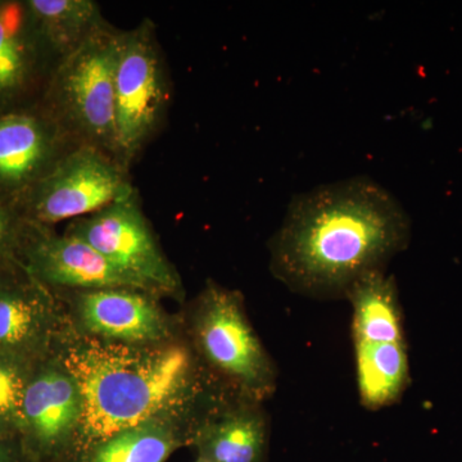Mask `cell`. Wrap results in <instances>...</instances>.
Segmentation results:
<instances>
[{"mask_svg": "<svg viewBox=\"0 0 462 462\" xmlns=\"http://www.w3.org/2000/svg\"><path fill=\"white\" fill-rule=\"evenodd\" d=\"M123 35L103 23L80 47L60 58L42 103L67 134L69 130L81 144L117 160L115 81Z\"/></svg>", "mask_w": 462, "mask_h": 462, "instance_id": "cell-4", "label": "cell"}, {"mask_svg": "<svg viewBox=\"0 0 462 462\" xmlns=\"http://www.w3.org/2000/svg\"><path fill=\"white\" fill-rule=\"evenodd\" d=\"M65 233L83 239L154 296L179 302L184 298L180 275L163 254L136 190L98 212L71 221Z\"/></svg>", "mask_w": 462, "mask_h": 462, "instance_id": "cell-6", "label": "cell"}, {"mask_svg": "<svg viewBox=\"0 0 462 462\" xmlns=\"http://www.w3.org/2000/svg\"><path fill=\"white\" fill-rule=\"evenodd\" d=\"M0 462H33L18 438L0 436Z\"/></svg>", "mask_w": 462, "mask_h": 462, "instance_id": "cell-19", "label": "cell"}, {"mask_svg": "<svg viewBox=\"0 0 462 462\" xmlns=\"http://www.w3.org/2000/svg\"><path fill=\"white\" fill-rule=\"evenodd\" d=\"M135 191L127 166L102 149L66 151L14 209L25 223L53 226L98 212Z\"/></svg>", "mask_w": 462, "mask_h": 462, "instance_id": "cell-5", "label": "cell"}, {"mask_svg": "<svg viewBox=\"0 0 462 462\" xmlns=\"http://www.w3.org/2000/svg\"><path fill=\"white\" fill-rule=\"evenodd\" d=\"M20 261L36 281L53 291L107 288L148 291L83 239L66 233L60 236L42 225L25 223Z\"/></svg>", "mask_w": 462, "mask_h": 462, "instance_id": "cell-11", "label": "cell"}, {"mask_svg": "<svg viewBox=\"0 0 462 462\" xmlns=\"http://www.w3.org/2000/svg\"><path fill=\"white\" fill-rule=\"evenodd\" d=\"M182 324L207 372L231 397L264 403L273 396L278 367L252 327L240 291L207 282Z\"/></svg>", "mask_w": 462, "mask_h": 462, "instance_id": "cell-3", "label": "cell"}, {"mask_svg": "<svg viewBox=\"0 0 462 462\" xmlns=\"http://www.w3.org/2000/svg\"><path fill=\"white\" fill-rule=\"evenodd\" d=\"M25 7L45 47L58 60L105 23L93 0H25Z\"/></svg>", "mask_w": 462, "mask_h": 462, "instance_id": "cell-16", "label": "cell"}, {"mask_svg": "<svg viewBox=\"0 0 462 462\" xmlns=\"http://www.w3.org/2000/svg\"><path fill=\"white\" fill-rule=\"evenodd\" d=\"M69 134L42 103L0 114V199H23L65 153Z\"/></svg>", "mask_w": 462, "mask_h": 462, "instance_id": "cell-12", "label": "cell"}, {"mask_svg": "<svg viewBox=\"0 0 462 462\" xmlns=\"http://www.w3.org/2000/svg\"><path fill=\"white\" fill-rule=\"evenodd\" d=\"M23 227L16 209L0 199V269L20 261Z\"/></svg>", "mask_w": 462, "mask_h": 462, "instance_id": "cell-18", "label": "cell"}, {"mask_svg": "<svg viewBox=\"0 0 462 462\" xmlns=\"http://www.w3.org/2000/svg\"><path fill=\"white\" fill-rule=\"evenodd\" d=\"M190 430L185 422L153 419L100 440L75 462H166L188 447Z\"/></svg>", "mask_w": 462, "mask_h": 462, "instance_id": "cell-15", "label": "cell"}, {"mask_svg": "<svg viewBox=\"0 0 462 462\" xmlns=\"http://www.w3.org/2000/svg\"><path fill=\"white\" fill-rule=\"evenodd\" d=\"M83 413L80 385L53 352L33 365L18 439L33 462H71Z\"/></svg>", "mask_w": 462, "mask_h": 462, "instance_id": "cell-8", "label": "cell"}, {"mask_svg": "<svg viewBox=\"0 0 462 462\" xmlns=\"http://www.w3.org/2000/svg\"><path fill=\"white\" fill-rule=\"evenodd\" d=\"M169 88L156 29L149 20L124 32L115 81L118 160L129 166L162 120Z\"/></svg>", "mask_w": 462, "mask_h": 462, "instance_id": "cell-7", "label": "cell"}, {"mask_svg": "<svg viewBox=\"0 0 462 462\" xmlns=\"http://www.w3.org/2000/svg\"><path fill=\"white\" fill-rule=\"evenodd\" d=\"M53 352L74 374L84 400L71 462L112 434L153 419L193 428L234 398L207 372L185 329L170 342L133 346L84 336L69 324Z\"/></svg>", "mask_w": 462, "mask_h": 462, "instance_id": "cell-2", "label": "cell"}, {"mask_svg": "<svg viewBox=\"0 0 462 462\" xmlns=\"http://www.w3.org/2000/svg\"><path fill=\"white\" fill-rule=\"evenodd\" d=\"M69 324L58 294L21 261L0 269V356L36 364L53 354Z\"/></svg>", "mask_w": 462, "mask_h": 462, "instance_id": "cell-10", "label": "cell"}, {"mask_svg": "<svg viewBox=\"0 0 462 462\" xmlns=\"http://www.w3.org/2000/svg\"><path fill=\"white\" fill-rule=\"evenodd\" d=\"M62 300L72 329L107 342L160 345L184 333L182 319L173 318L160 297L132 288L54 291Z\"/></svg>", "mask_w": 462, "mask_h": 462, "instance_id": "cell-9", "label": "cell"}, {"mask_svg": "<svg viewBox=\"0 0 462 462\" xmlns=\"http://www.w3.org/2000/svg\"><path fill=\"white\" fill-rule=\"evenodd\" d=\"M51 57L25 2L0 0V114L36 105L32 98L47 87Z\"/></svg>", "mask_w": 462, "mask_h": 462, "instance_id": "cell-13", "label": "cell"}, {"mask_svg": "<svg viewBox=\"0 0 462 462\" xmlns=\"http://www.w3.org/2000/svg\"><path fill=\"white\" fill-rule=\"evenodd\" d=\"M411 218L369 176L296 194L267 248L270 272L298 296L346 300L356 282L388 264L411 242Z\"/></svg>", "mask_w": 462, "mask_h": 462, "instance_id": "cell-1", "label": "cell"}, {"mask_svg": "<svg viewBox=\"0 0 462 462\" xmlns=\"http://www.w3.org/2000/svg\"><path fill=\"white\" fill-rule=\"evenodd\" d=\"M269 440L263 403L227 398L194 424L188 447L208 462H264Z\"/></svg>", "mask_w": 462, "mask_h": 462, "instance_id": "cell-14", "label": "cell"}, {"mask_svg": "<svg viewBox=\"0 0 462 462\" xmlns=\"http://www.w3.org/2000/svg\"><path fill=\"white\" fill-rule=\"evenodd\" d=\"M194 462H208V461L202 460V458H199V457H197V460H196V461H194Z\"/></svg>", "mask_w": 462, "mask_h": 462, "instance_id": "cell-20", "label": "cell"}, {"mask_svg": "<svg viewBox=\"0 0 462 462\" xmlns=\"http://www.w3.org/2000/svg\"><path fill=\"white\" fill-rule=\"evenodd\" d=\"M35 364L0 356V436L18 438L21 406Z\"/></svg>", "mask_w": 462, "mask_h": 462, "instance_id": "cell-17", "label": "cell"}]
</instances>
